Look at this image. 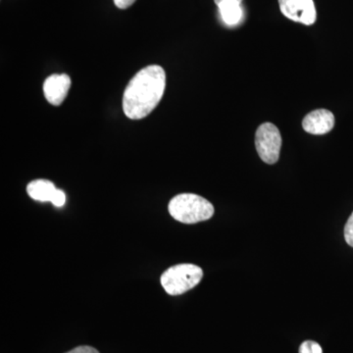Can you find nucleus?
Returning a JSON list of instances; mask_svg holds the SVG:
<instances>
[{
	"mask_svg": "<svg viewBox=\"0 0 353 353\" xmlns=\"http://www.w3.org/2000/svg\"><path fill=\"white\" fill-rule=\"evenodd\" d=\"M166 87V74L158 65L141 69L128 83L123 97V109L129 119L148 117L157 108Z\"/></svg>",
	"mask_w": 353,
	"mask_h": 353,
	"instance_id": "obj_1",
	"label": "nucleus"
},
{
	"mask_svg": "<svg viewBox=\"0 0 353 353\" xmlns=\"http://www.w3.org/2000/svg\"><path fill=\"white\" fill-rule=\"evenodd\" d=\"M168 210L174 219L183 224H196L210 219L214 214L212 204L194 194H182L173 197L169 202Z\"/></svg>",
	"mask_w": 353,
	"mask_h": 353,
	"instance_id": "obj_2",
	"label": "nucleus"
},
{
	"mask_svg": "<svg viewBox=\"0 0 353 353\" xmlns=\"http://www.w3.org/2000/svg\"><path fill=\"white\" fill-rule=\"evenodd\" d=\"M203 271L194 264H179L162 274L160 282L170 296H180L201 283Z\"/></svg>",
	"mask_w": 353,
	"mask_h": 353,
	"instance_id": "obj_3",
	"label": "nucleus"
},
{
	"mask_svg": "<svg viewBox=\"0 0 353 353\" xmlns=\"http://www.w3.org/2000/svg\"><path fill=\"white\" fill-rule=\"evenodd\" d=\"M255 146L262 161L275 164L280 157L282 137L277 127L272 123L260 125L255 134Z\"/></svg>",
	"mask_w": 353,
	"mask_h": 353,
	"instance_id": "obj_4",
	"label": "nucleus"
},
{
	"mask_svg": "<svg viewBox=\"0 0 353 353\" xmlns=\"http://www.w3.org/2000/svg\"><path fill=\"white\" fill-rule=\"evenodd\" d=\"M279 4L289 19L306 26L314 24L317 14L313 0H279Z\"/></svg>",
	"mask_w": 353,
	"mask_h": 353,
	"instance_id": "obj_5",
	"label": "nucleus"
},
{
	"mask_svg": "<svg viewBox=\"0 0 353 353\" xmlns=\"http://www.w3.org/2000/svg\"><path fill=\"white\" fill-rule=\"evenodd\" d=\"M71 87V79L66 74H54L43 83V94L46 101L54 106L61 105Z\"/></svg>",
	"mask_w": 353,
	"mask_h": 353,
	"instance_id": "obj_6",
	"label": "nucleus"
},
{
	"mask_svg": "<svg viewBox=\"0 0 353 353\" xmlns=\"http://www.w3.org/2000/svg\"><path fill=\"white\" fill-rule=\"evenodd\" d=\"M334 116L327 109H317L308 113L303 121L304 131L311 134H325L333 130Z\"/></svg>",
	"mask_w": 353,
	"mask_h": 353,
	"instance_id": "obj_7",
	"label": "nucleus"
},
{
	"mask_svg": "<svg viewBox=\"0 0 353 353\" xmlns=\"http://www.w3.org/2000/svg\"><path fill=\"white\" fill-rule=\"evenodd\" d=\"M54 183L48 180L32 181L27 185V192L32 199L37 201L51 202L57 192Z\"/></svg>",
	"mask_w": 353,
	"mask_h": 353,
	"instance_id": "obj_8",
	"label": "nucleus"
},
{
	"mask_svg": "<svg viewBox=\"0 0 353 353\" xmlns=\"http://www.w3.org/2000/svg\"><path fill=\"white\" fill-rule=\"evenodd\" d=\"M221 17L229 26L239 24L243 17V9L240 3H226L219 6Z\"/></svg>",
	"mask_w": 353,
	"mask_h": 353,
	"instance_id": "obj_9",
	"label": "nucleus"
},
{
	"mask_svg": "<svg viewBox=\"0 0 353 353\" xmlns=\"http://www.w3.org/2000/svg\"><path fill=\"white\" fill-rule=\"evenodd\" d=\"M299 353H323L321 345L314 341H305L299 347Z\"/></svg>",
	"mask_w": 353,
	"mask_h": 353,
	"instance_id": "obj_10",
	"label": "nucleus"
},
{
	"mask_svg": "<svg viewBox=\"0 0 353 353\" xmlns=\"http://www.w3.org/2000/svg\"><path fill=\"white\" fill-rule=\"evenodd\" d=\"M345 239L348 245L353 248V212L348 218L347 224L345 227Z\"/></svg>",
	"mask_w": 353,
	"mask_h": 353,
	"instance_id": "obj_11",
	"label": "nucleus"
},
{
	"mask_svg": "<svg viewBox=\"0 0 353 353\" xmlns=\"http://www.w3.org/2000/svg\"><path fill=\"white\" fill-rule=\"evenodd\" d=\"M66 202V194H64L63 190H57L55 192L54 197H53L51 203L57 208H62Z\"/></svg>",
	"mask_w": 353,
	"mask_h": 353,
	"instance_id": "obj_12",
	"label": "nucleus"
},
{
	"mask_svg": "<svg viewBox=\"0 0 353 353\" xmlns=\"http://www.w3.org/2000/svg\"><path fill=\"white\" fill-rule=\"evenodd\" d=\"M66 353H99L95 348L92 347H88V345H82V347H78L74 348V350H70Z\"/></svg>",
	"mask_w": 353,
	"mask_h": 353,
	"instance_id": "obj_13",
	"label": "nucleus"
},
{
	"mask_svg": "<svg viewBox=\"0 0 353 353\" xmlns=\"http://www.w3.org/2000/svg\"><path fill=\"white\" fill-rule=\"evenodd\" d=\"M115 6L119 9H127L131 7L137 0H113Z\"/></svg>",
	"mask_w": 353,
	"mask_h": 353,
	"instance_id": "obj_14",
	"label": "nucleus"
},
{
	"mask_svg": "<svg viewBox=\"0 0 353 353\" xmlns=\"http://www.w3.org/2000/svg\"><path fill=\"white\" fill-rule=\"evenodd\" d=\"M241 1L243 0H214L216 6L218 7L223 6V4L226 3H240L241 4Z\"/></svg>",
	"mask_w": 353,
	"mask_h": 353,
	"instance_id": "obj_15",
	"label": "nucleus"
}]
</instances>
